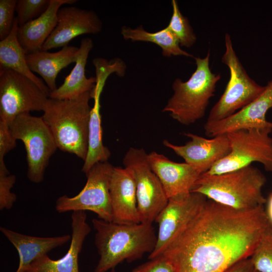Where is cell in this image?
<instances>
[{"label": "cell", "mask_w": 272, "mask_h": 272, "mask_svg": "<svg viewBox=\"0 0 272 272\" xmlns=\"http://www.w3.org/2000/svg\"><path fill=\"white\" fill-rule=\"evenodd\" d=\"M267 223L263 206L238 210L208 199L161 255L174 272H223L250 257Z\"/></svg>", "instance_id": "6da1fadb"}, {"label": "cell", "mask_w": 272, "mask_h": 272, "mask_svg": "<svg viewBox=\"0 0 272 272\" xmlns=\"http://www.w3.org/2000/svg\"><path fill=\"white\" fill-rule=\"evenodd\" d=\"M92 222L100 255L95 272H106L123 261L140 259L155 247L157 234L152 223L118 224L100 219Z\"/></svg>", "instance_id": "7a4b0ae2"}, {"label": "cell", "mask_w": 272, "mask_h": 272, "mask_svg": "<svg viewBox=\"0 0 272 272\" xmlns=\"http://www.w3.org/2000/svg\"><path fill=\"white\" fill-rule=\"evenodd\" d=\"M266 182L264 174L251 165L221 174L202 173L191 192L235 210H248L266 202L262 191Z\"/></svg>", "instance_id": "3957f363"}, {"label": "cell", "mask_w": 272, "mask_h": 272, "mask_svg": "<svg viewBox=\"0 0 272 272\" xmlns=\"http://www.w3.org/2000/svg\"><path fill=\"white\" fill-rule=\"evenodd\" d=\"M91 91L76 98H48L41 116L61 151L85 161L88 152Z\"/></svg>", "instance_id": "277c9868"}, {"label": "cell", "mask_w": 272, "mask_h": 272, "mask_svg": "<svg viewBox=\"0 0 272 272\" xmlns=\"http://www.w3.org/2000/svg\"><path fill=\"white\" fill-rule=\"evenodd\" d=\"M210 55L209 50L205 57H194L196 69L190 78L185 82L177 78L173 83V94L162 111L182 125H190L202 118L214 96L221 75L212 72Z\"/></svg>", "instance_id": "5b68a950"}, {"label": "cell", "mask_w": 272, "mask_h": 272, "mask_svg": "<svg viewBox=\"0 0 272 272\" xmlns=\"http://www.w3.org/2000/svg\"><path fill=\"white\" fill-rule=\"evenodd\" d=\"M225 45L221 60L229 68L230 78L222 95L211 109L207 122L218 121L232 115L256 99L265 88L248 75L228 33L225 35Z\"/></svg>", "instance_id": "8992f818"}, {"label": "cell", "mask_w": 272, "mask_h": 272, "mask_svg": "<svg viewBox=\"0 0 272 272\" xmlns=\"http://www.w3.org/2000/svg\"><path fill=\"white\" fill-rule=\"evenodd\" d=\"M271 131L270 128H251L227 133L230 152L204 173L223 174L251 165L254 162L272 172V138L269 136Z\"/></svg>", "instance_id": "52a82bcc"}, {"label": "cell", "mask_w": 272, "mask_h": 272, "mask_svg": "<svg viewBox=\"0 0 272 272\" xmlns=\"http://www.w3.org/2000/svg\"><path fill=\"white\" fill-rule=\"evenodd\" d=\"M9 127L14 138L22 141L25 146L28 178L36 183L42 182L49 159L58 149L48 127L42 117L30 113L19 115Z\"/></svg>", "instance_id": "ba28073f"}, {"label": "cell", "mask_w": 272, "mask_h": 272, "mask_svg": "<svg viewBox=\"0 0 272 272\" xmlns=\"http://www.w3.org/2000/svg\"><path fill=\"white\" fill-rule=\"evenodd\" d=\"M143 148L131 147L123 158L134 178L140 222L152 223L168 202L163 187L152 170Z\"/></svg>", "instance_id": "9c48e42d"}, {"label": "cell", "mask_w": 272, "mask_h": 272, "mask_svg": "<svg viewBox=\"0 0 272 272\" xmlns=\"http://www.w3.org/2000/svg\"><path fill=\"white\" fill-rule=\"evenodd\" d=\"M113 168L108 161L95 164L86 174V183L77 195H64L57 199L56 211L59 213L89 211L100 219L112 222L109 185Z\"/></svg>", "instance_id": "30bf717a"}, {"label": "cell", "mask_w": 272, "mask_h": 272, "mask_svg": "<svg viewBox=\"0 0 272 272\" xmlns=\"http://www.w3.org/2000/svg\"><path fill=\"white\" fill-rule=\"evenodd\" d=\"M49 95L29 78L0 69V121L8 124L17 116L43 111Z\"/></svg>", "instance_id": "8fae6325"}, {"label": "cell", "mask_w": 272, "mask_h": 272, "mask_svg": "<svg viewBox=\"0 0 272 272\" xmlns=\"http://www.w3.org/2000/svg\"><path fill=\"white\" fill-rule=\"evenodd\" d=\"M207 199L203 195L194 192L169 198L155 221L158 225L157 242L149 254V259L163 253L196 217Z\"/></svg>", "instance_id": "7c38bea8"}, {"label": "cell", "mask_w": 272, "mask_h": 272, "mask_svg": "<svg viewBox=\"0 0 272 272\" xmlns=\"http://www.w3.org/2000/svg\"><path fill=\"white\" fill-rule=\"evenodd\" d=\"M271 108L272 80L256 99L242 109L222 120L206 121L203 126L205 133L213 138L241 129H272V122L266 118V112Z\"/></svg>", "instance_id": "4fadbf2b"}, {"label": "cell", "mask_w": 272, "mask_h": 272, "mask_svg": "<svg viewBox=\"0 0 272 272\" xmlns=\"http://www.w3.org/2000/svg\"><path fill=\"white\" fill-rule=\"evenodd\" d=\"M57 24L43 44L42 50L63 47L76 37L85 34H97L102 23L91 10L75 6L60 8L57 14Z\"/></svg>", "instance_id": "5bb4252c"}, {"label": "cell", "mask_w": 272, "mask_h": 272, "mask_svg": "<svg viewBox=\"0 0 272 272\" xmlns=\"http://www.w3.org/2000/svg\"><path fill=\"white\" fill-rule=\"evenodd\" d=\"M183 134L190 140L184 145H174L164 140L163 145L195 167L201 174L209 171L217 162L227 156L231 148L227 134L211 139L190 132Z\"/></svg>", "instance_id": "9a60e30c"}, {"label": "cell", "mask_w": 272, "mask_h": 272, "mask_svg": "<svg viewBox=\"0 0 272 272\" xmlns=\"http://www.w3.org/2000/svg\"><path fill=\"white\" fill-rule=\"evenodd\" d=\"M148 159L168 199L190 193L201 175L192 165L172 161L155 151L148 154Z\"/></svg>", "instance_id": "2e32d148"}, {"label": "cell", "mask_w": 272, "mask_h": 272, "mask_svg": "<svg viewBox=\"0 0 272 272\" xmlns=\"http://www.w3.org/2000/svg\"><path fill=\"white\" fill-rule=\"evenodd\" d=\"M71 219V242L64 255L57 260L50 258L47 254L43 255L32 262L25 272H79V254L91 228L85 211L73 212Z\"/></svg>", "instance_id": "e0dca14e"}, {"label": "cell", "mask_w": 272, "mask_h": 272, "mask_svg": "<svg viewBox=\"0 0 272 272\" xmlns=\"http://www.w3.org/2000/svg\"><path fill=\"white\" fill-rule=\"evenodd\" d=\"M109 193L112 222L118 224L140 223L133 174L128 168L114 167Z\"/></svg>", "instance_id": "ac0fdd59"}, {"label": "cell", "mask_w": 272, "mask_h": 272, "mask_svg": "<svg viewBox=\"0 0 272 272\" xmlns=\"http://www.w3.org/2000/svg\"><path fill=\"white\" fill-rule=\"evenodd\" d=\"M76 0H50L46 11L39 17L22 26H19L17 39L25 53L40 50L57 24V14L63 5H71Z\"/></svg>", "instance_id": "d6986e66"}, {"label": "cell", "mask_w": 272, "mask_h": 272, "mask_svg": "<svg viewBox=\"0 0 272 272\" xmlns=\"http://www.w3.org/2000/svg\"><path fill=\"white\" fill-rule=\"evenodd\" d=\"M0 230L18 251L19 263L15 272H25L35 260L71 240L68 234L44 237L25 235L4 227Z\"/></svg>", "instance_id": "ffe728a7"}, {"label": "cell", "mask_w": 272, "mask_h": 272, "mask_svg": "<svg viewBox=\"0 0 272 272\" xmlns=\"http://www.w3.org/2000/svg\"><path fill=\"white\" fill-rule=\"evenodd\" d=\"M96 83L91 91L94 102L91 108L89 124L88 147L82 171L86 174L96 163L108 161L111 153L102 141V128L100 114V96L108 77L100 73L96 76Z\"/></svg>", "instance_id": "44dd1931"}, {"label": "cell", "mask_w": 272, "mask_h": 272, "mask_svg": "<svg viewBox=\"0 0 272 272\" xmlns=\"http://www.w3.org/2000/svg\"><path fill=\"white\" fill-rule=\"evenodd\" d=\"M79 47L67 45L55 52L40 50L26 55L27 63L33 73L38 74L50 92L57 89L56 79L60 71L76 62Z\"/></svg>", "instance_id": "7402d4cb"}, {"label": "cell", "mask_w": 272, "mask_h": 272, "mask_svg": "<svg viewBox=\"0 0 272 272\" xmlns=\"http://www.w3.org/2000/svg\"><path fill=\"white\" fill-rule=\"evenodd\" d=\"M93 47L92 40L86 37L81 40L76 64L64 79L63 84L49 93V97L56 99H69L77 97L94 88L96 78H87L85 67L89 54Z\"/></svg>", "instance_id": "603a6c76"}, {"label": "cell", "mask_w": 272, "mask_h": 272, "mask_svg": "<svg viewBox=\"0 0 272 272\" xmlns=\"http://www.w3.org/2000/svg\"><path fill=\"white\" fill-rule=\"evenodd\" d=\"M19 25L15 17L10 34L0 41V69H8L24 75L34 81L45 93L49 95L50 91L43 81L29 69L24 49L17 39Z\"/></svg>", "instance_id": "cb8c5ba5"}, {"label": "cell", "mask_w": 272, "mask_h": 272, "mask_svg": "<svg viewBox=\"0 0 272 272\" xmlns=\"http://www.w3.org/2000/svg\"><path fill=\"white\" fill-rule=\"evenodd\" d=\"M121 33L126 40L149 42L157 44L162 48V54L164 56L194 57L192 54L181 48L178 40L167 27L156 32H149L146 31L142 26L135 29L123 26Z\"/></svg>", "instance_id": "d4e9b609"}, {"label": "cell", "mask_w": 272, "mask_h": 272, "mask_svg": "<svg viewBox=\"0 0 272 272\" xmlns=\"http://www.w3.org/2000/svg\"><path fill=\"white\" fill-rule=\"evenodd\" d=\"M172 14L167 26L176 37L180 46L189 48L196 42L197 38L188 18L179 10L177 2L172 0Z\"/></svg>", "instance_id": "484cf974"}, {"label": "cell", "mask_w": 272, "mask_h": 272, "mask_svg": "<svg viewBox=\"0 0 272 272\" xmlns=\"http://www.w3.org/2000/svg\"><path fill=\"white\" fill-rule=\"evenodd\" d=\"M254 268L259 272H272V224H267L249 257Z\"/></svg>", "instance_id": "4316f807"}, {"label": "cell", "mask_w": 272, "mask_h": 272, "mask_svg": "<svg viewBox=\"0 0 272 272\" xmlns=\"http://www.w3.org/2000/svg\"><path fill=\"white\" fill-rule=\"evenodd\" d=\"M50 0H18L16 12L19 26L39 17L49 6Z\"/></svg>", "instance_id": "83f0119b"}, {"label": "cell", "mask_w": 272, "mask_h": 272, "mask_svg": "<svg viewBox=\"0 0 272 272\" xmlns=\"http://www.w3.org/2000/svg\"><path fill=\"white\" fill-rule=\"evenodd\" d=\"M16 182V176L10 172H0V210H10L17 199L11 191Z\"/></svg>", "instance_id": "f1b7e54d"}, {"label": "cell", "mask_w": 272, "mask_h": 272, "mask_svg": "<svg viewBox=\"0 0 272 272\" xmlns=\"http://www.w3.org/2000/svg\"><path fill=\"white\" fill-rule=\"evenodd\" d=\"M16 0L0 1V39L2 40L11 33L15 17Z\"/></svg>", "instance_id": "f546056e"}, {"label": "cell", "mask_w": 272, "mask_h": 272, "mask_svg": "<svg viewBox=\"0 0 272 272\" xmlns=\"http://www.w3.org/2000/svg\"><path fill=\"white\" fill-rule=\"evenodd\" d=\"M16 146V140L11 133L9 124L0 121V171H8L4 162V157Z\"/></svg>", "instance_id": "4dcf8cb0"}, {"label": "cell", "mask_w": 272, "mask_h": 272, "mask_svg": "<svg viewBox=\"0 0 272 272\" xmlns=\"http://www.w3.org/2000/svg\"><path fill=\"white\" fill-rule=\"evenodd\" d=\"M131 272H174L171 264L162 255L134 268Z\"/></svg>", "instance_id": "1f68e13d"}, {"label": "cell", "mask_w": 272, "mask_h": 272, "mask_svg": "<svg viewBox=\"0 0 272 272\" xmlns=\"http://www.w3.org/2000/svg\"><path fill=\"white\" fill-rule=\"evenodd\" d=\"M253 269L250 258H247L236 262L223 272H252Z\"/></svg>", "instance_id": "d6a6232c"}, {"label": "cell", "mask_w": 272, "mask_h": 272, "mask_svg": "<svg viewBox=\"0 0 272 272\" xmlns=\"http://www.w3.org/2000/svg\"><path fill=\"white\" fill-rule=\"evenodd\" d=\"M265 212L268 220L272 224V193L270 195L268 199L267 209L265 210Z\"/></svg>", "instance_id": "836d02e7"}, {"label": "cell", "mask_w": 272, "mask_h": 272, "mask_svg": "<svg viewBox=\"0 0 272 272\" xmlns=\"http://www.w3.org/2000/svg\"><path fill=\"white\" fill-rule=\"evenodd\" d=\"M110 272H116V271L115 270V268H112L110 270Z\"/></svg>", "instance_id": "e575fe53"}, {"label": "cell", "mask_w": 272, "mask_h": 272, "mask_svg": "<svg viewBox=\"0 0 272 272\" xmlns=\"http://www.w3.org/2000/svg\"><path fill=\"white\" fill-rule=\"evenodd\" d=\"M252 272H259L258 271L256 270L254 268Z\"/></svg>", "instance_id": "d590c367"}]
</instances>
